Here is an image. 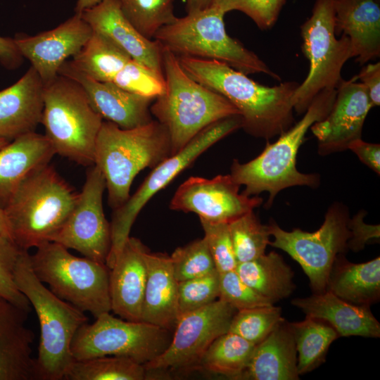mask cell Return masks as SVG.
<instances>
[{"mask_svg":"<svg viewBox=\"0 0 380 380\" xmlns=\"http://www.w3.org/2000/svg\"><path fill=\"white\" fill-rule=\"evenodd\" d=\"M58 74L70 78L84 89L94 110L122 129H132L152 120L150 106L155 99L125 91L113 82L95 80L65 61Z\"/></svg>","mask_w":380,"mask_h":380,"instance_id":"d6986e66","label":"cell"},{"mask_svg":"<svg viewBox=\"0 0 380 380\" xmlns=\"http://www.w3.org/2000/svg\"><path fill=\"white\" fill-rule=\"evenodd\" d=\"M229 229L238 263L265 253L271 234L268 225L262 224L253 210L230 222Z\"/></svg>","mask_w":380,"mask_h":380,"instance_id":"d590c367","label":"cell"},{"mask_svg":"<svg viewBox=\"0 0 380 380\" xmlns=\"http://www.w3.org/2000/svg\"><path fill=\"white\" fill-rule=\"evenodd\" d=\"M367 89L373 106L380 104V63L364 65L358 75L354 76Z\"/></svg>","mask_w":380,"mask_h":380,"instance_id":"bcb514c9","label":"cell"},{"mask_svg":"<svg viewBox=\"0 0 380 380\" xmlns=\"http://www.w3.org/2000/svg\"><path fill=\"white\" fill-rule=\"evenodd\" d=\"M148 251L139 239L129 236L110 269L111 311L122 319L141 321Z\"/></svg>","mask_w":380,"mask_h":380,"instance_id":"ffe728a7","label":"cell"},{"mask_svg":"<svg viewBox=\"0 0 380 380\" xmlns=\"http://www.w3.org/2000/svg\"><path fill=\"white\" fill-rule=\"evenodd\" d=\"M336 34L347 36L353 58L364 65L380 55V6L378 0H335Z\"/></svg>","mask_w":380,"mask_h":380,"instance_id":"d4e9b609","label":"cell"},{"mask_svg":"<svg viewBox=\"0 0 380 380\" xmlns=\"http://www.w3.org/2000/svg\"><path fill=\"white\" fill-rule=\"evenodd\" d=\"M162 60L165 89L150 111L167 130L172 156L206 127L240 113L223 96L189 76L173 53L162 49Z\"/></svg>","mask_w":380,"mask_h":380,"instance_id":"277c9868","label":"cell"},{"mask_svg":"<svg viewBox=\"0 0 380 380\" xmlns=\"http://www.w3.org/2000/svg\"><path fill=\"white\" fill-rule=\"evenodd\" d=\"M284 319L281 309L274 305L237 310L228 331L256 345Z\"/></svg>","mask_w":380,"mask_h":380,"instance_id":"8d00e7d4","label":"cell"},{"mask_svg":"<svg viewBox=\"0 0 380 380\" xmlns=\"http://www.w3.org/2000/svg\"><path fill=\"white\" fill-rule=\"evenodd\" d=\"M286 0H215V6L224 13L239 11L248 15L262 30L277 22Z\"/></svg>","mask_w":380,"mask_h":380,"instance_id":"b9f144b4","label":"cell"},{"mask_svg":"<svg viewBox=\"0 0 380 380\" xmlns=\"http://www.w3.org/2000/svg\"><path fill=\"white\" fill-rule=\"evenodd\" d=\"M80 14L93 31L108 38L132 59L164 74L161 46L137 31L123 14L118 0H102Z\"/></svg>","mask_w":380,"mask_h":380,"instance_id":"44dd1931","label":"cell"},{"mask_svg":"<svg viewBox=\"0 0 380 380\" xmlns=\"http://www.w3.org/2000/svg\"><path fill=\"white\" fill-rule=\"evenodd\" d=\"M29 312L0 295V380L37 379Z\"/></svg>","mask_w":380,"mask_h":380,"instance_id":"7402d4cb","label":"cell"},{"mask_svg":"<svg viewBox=\"0 0 380 380\" xmlns=\"http://www.w3.org/2000/svg\"><path fill=\"white\" fill-rule=\"evenodd\" d=\"M41 124L56 154L84 166L94 164L96 138L103 119L94 110L82 86L58 74L44 84Z\"/></svg>","mask_w":380,"mask_h":380,"instance_id":"52a82bcc","label":"cell"},{"mask_svg":"<svg viewBox=\"0 0 380 380\" xmlns=\"http://www.w3.org/2000/svg\"><path fill=\"white\" fill-rule=\"evenodd\" d=\"M177 58L189 76L236 107L242 120L241 128L248 134L268 140L295 123L292 96L298 82L267 87L219 61L184 56Z\"/></svg>","mask_w":380,"mask_h":380,"instance_id":"6da1fadb","label":"cell"},{"mask_svg":"<svg viewBox=\"0 0 380 380\" xmlns=\"http://www.w3.org/2000/svg\"><path fill=\"white\" fill-rule=\"evenodd\" d=\"M239 187L229 174L211 179L190 177L177 188L170 208L194 213L200 220L229 223L262 203L259 196L240 194Z\"/></svg>","mask_w":380,"mask_h":380,"instance_id":"2e32d148","label":"cell"},{"mask_svg":"<svg viewBox=\"0 0 380 380\" xmlns=\"http://www.w3.org/2000/svg\"><path fill=\"white\" fill-rule=\"evenodd\" d=\"M241 116L236 115L220 120L204 128L182 150L153 168L135 193L123 205L113 210L110 223L111 246L106 261L109 269L113 266L129 237L131 228L137 215L148 201L210 147L241 128Z\"/></svg>","mask_w":380,"mask_h":380,"instance_id":"8fae6325","label":"cell"},{"mask_svg":"<svg viewBox=\"0 0 380 380\" xmlns=\"http://www.w3.org/2000/svg\"><path fill=\"white\" fill-rule=\"evenodd\" d=\"M92 33L90 25L75 13L54 29L34 36L18 34L13 39L45 84L58 75L63 63L80 51Z\"/></svg>","mask_w":380,"mask_h":380,"instance_id":"ac0fdd59","label":"cell"},{"mask_svg":"<svg viewBox=\"0 0 380 380\" xmlns=\"http://www.w3.org/2000/svg\"><path fill=\"white\" fill-rule=\"evenodd\" d=\"M0 238L7 239L13 241L8 223L3 208H0Z\"/></svg>","mask_w":380,"mask_h":380,"instance_id":"f907efd6","label":"cell"},{"mask_svg":"<svg viewBox=\"0 0 380 380\" xmlns=\"http://www.w3.org/2000/svg\"><path fill=\"white\" fill-rule=\"evenodd\" d=\"M240 379L298 380L297 351L290 322L284 319L256 344Z\"/></svg>","mask_w":380,"mask_h":380,"instance_id":"83f0119b","label":"cell"},{"mask_svg":"<svg viewBox=\"0 0 380 380\" xmlns=\"http://www.w3.org/2000/svg\"><path fill=\"white\" fill-rule=\"evenodd\" d=\"M144 365L122 356H103L74 360L67 380H144Z\"/></svg>","mask_w":380,"mask_h":380,"instance_id":"836d02e7","label":"cell"},{"mask_svg":"<svg viewBox=\"0 0 380 380\" xmlns=\"http://www.w3.org/2000/svg\"><path fill=\"white\" fill-rule=\"evenodd\" d=\"M93 324L81 326L70 350L74 360L122 356L144 365L160 355L170 343L172 331L143 322L117 318L105 312Z\"/></svg>","mask_w":380,"mask_h":380,"instance_id":"4fadbf2b","label":"cell"},{"mask_svg":"<svg viewBox=\"0 0 380 380\" xmlns=\"http://www.w3.org/2000/svg\"><path fill=\"white\" fill-rule=\"evenodd\" d=\"M36 277L60 298L95 318L111 311L110 269L103 262L72 255L56 242H46L30 255Z\"/></svg>","mask_w":380,"mask_h":380,"instance_id":"9c48e42d","label":"cell"},{"mask_svg":"<svg viewBox=\"0 0 380 380\" xmlns=\"http://www.w3.org/2000/svg\"><path fill=\"white\" fill-rule=\"evenodd\" d=\"M79 196L52 165L47 164L32 172L3 208L13 241L27 251L51 241Z\"/></svg>","mask_w":380,"mask_h":380,"instance_id":"5b68a950","label":"cell"},{"mask_svg":"<svg viewBox=\"0 0 380 380\" xmlns=\"http://www.w3.org/2000/svg\"><path fill=\"white\" fill-rule=\"evenodd\" d=\"M374 107L366 87L353 77L342 80L327 115L310 129L318 141V153L329 155L348 149L353 141L362 139L365 120Z\"/></svg>","mask_w":380,"mask_h":380,"instance_id":"e0dca14e","label":"cell"},{"mask_svg":"<svg viewBox=\"0 0 380 380\" xmlns=\"http://www.w3.org/2000/svg\"><path fill=\"white\" fill-rule=\"evenodd\" d=\"M170 156L169 134L158 120L132 129L103 121L95 144L94 165L104 176L110 207L115 210L126 202L140 171L154 168Z\"/></svg>","mask_w":380,"mask_h":380,"instance_id":"3957f363","label":"cell"},{"mask_svg":"<svg viewBox=\"0 0 380 380\" xmlns=\"http://www.w3.org/2000/svg\"><path fill=\"white\" fill-rule=\"evenodd\" d=\"M348 208L335 202L327 209L322 226L308 232L299 228L289 232L271 219L268 225L273 240L269 245L288 253L302 267L314 293L326 291L334 262L348 248L350 233Z\"/></svg>","mask_w":380,"mask_h":380,"instance_id":"7c38bea8","label":"cell"},{"mask_svg":"<svg viewBox=\"0 0 380 380\" xmlns=\"http://www.w3.org/2000/svg\"><path fill=\"white\" fill-rule=\"evenodd\" d=\"M236 310L218 298L200 309L179 316L167 348L144 365L147 373L196 369L204 353L229 331Z\"/></svg>","mask_w":380,"mask_h":380,"instance_id":"5bb4252c","label":"cell"},{"mask_svg":"<svg viewBox=\"0 0 380 380\" xmlns=\"http://www.w3.org/2000/svg\"><path fill=\"white\" fill-rule=\"evenodd\" d=\"M326 291L357 305L369 306L380 298V258L362 263L348 261L343 254L336 258Z\"/></svg>","mask_w":380,"mask_h":380,"instance_id":"f1b7e54d","label":"cell"},{"mask_svg":"<svg viewBox=\"0 0 380 380\" xmlns=\"http://www.w3.org/2000/svg\"><path fill=\"white\" fill-rule=\"evenodd\" d=\"M121 10L131 24L144 37L154 38L163 26L177 20L175 0H118Z\"/></svg>","mask_w":380,"mask_h":380,"instance_id":"e575fe53","label":"cell"},{"mask_svg":"<svg viewBox=\"0 0 380 380\" xmlns=\"http://www.w3.org/2000/svg\"><path fill=\"white\" fill-rule=\"evenodd\" d=\"M146 260L147 278L141 321L173 331L179 315L178 281L170 257L148 251Z\"/></svg>","mask_w":380,"mask_h":380,"instance_id":"484cf974","label":"cell"},{"mask_svg":"<svg viewBox=\"0 0 380 380\" xmlns=\"http://www.w3.org/2000/svg\"><path fill=\"white\" fill-rule=\"evenodd\" d=\"M291 304L308 317L322 319L335 329L339 336L380 337V324L369 306L348 303L325 291L305 298H296Z\"/></svg>","mask_w":380,"mask_h":380,"instance_id":"cb8c5ba5","label":"cell"},{"mask_svg":"<svg viewBox=\"0 0 380 380\" xmlns=\"http://www.w3.org/2000/svg\"><path fill=\"white\" fill-rule=\"evenodd\" d=\"M200 221L217 272L220 274L235 270L238 262L234 251L229 223Z\"/></svg>","mask_w":380,"mask_h":380,"instance_id":"60d3db41","label":"cell"},{"mask_svg":"<svg viewBox=\"0 0 380 380\" xmlns=\"http://www.w3.org/2000/svg\"><path fill=\"white\" fill-rule=\"evenodd\" d=\"M102 0H77L75 8L76 13H81L83 11L90 8L99 4Z\"/></svg>","mask_w":380,"mask_h":380,"instance_id":"816d5d0a","label":"cell"},{"mask_svg":"<svg viewBox=\"0 0 380 380\" xmlns=\"http://www.w3.org/2000/svg\"><path fill=\"white\" fill-rule=\"evenodd\" d=\"M297 351L299 375L312 372L326 359L330 345L339 337L329 324L308 317L301 322H290Z\"/></svg>","mask_w":380,"mask_h":380,"instance_id":"1f68e13d","label":"cell"},{"mask_svg":"<svg viewBox=\"0 0 380 380\" xmlns=\"http://www.w3.org/2000/svg\"><path fill=\"white\" fill-rule=\"evenodd\" d=\"M219 297L220 277L217 271L179 281L178 282L179 315L207 306Z\"/></svg>","mask_w":380,"mask_h":380,"instance_id":"ab89813d","label":"cell"},{"mask_svg":"<svg viewBox=\"0 0 380 380\" xmlns=\"http://www.w3.org/2000/svg\"><path fill=\"white\" fill-rule=\"evenodd\" d=\"M335 0H315L311 16L300 26L302 51L310 63L308 74L292 96L293 110L303 114L322 90L336 89L342 81L341 70L353 58L349 38L337 39Z\"/></svg>","mask_w":380,"mask_h":380,"instance_id":"30bf717a","label":"cell"},{"mask_svg":"<svg viewBox=\"0 0 380 380\" xmlns=\"http://www.w3.org/2000/svg\"><path fill=\"white\" fill-rule=\"evenodd\" d=\"M186 11L187 13H192L198 11L206 10L212 7L215 0H185Z\"/></svg>","mask_w":380,"mask_h":380,"instance_id":"681fc988","label":"cell"},{"mask_svg":"<svg viewBox=\"0 0 380 380\" xmlns=\"http://www.w3.org/2000/svg\"><path fill=\"white\" fill-rule=\"evenodd\" d=\"M56 155L44 134L27 133L0 148V208H4L22 182Z\"/></svg>","mask_w":380,"mask_h":380,"instance_id":"4316f807","label":"cell"},{"mask_svg":"<svg viewBox=\"0 0 380 380\" xmlns=\"http://www.w3.org/2000/svg\"><path fill=\"white\" fill-rule=\"evenodd\" d=\"M105 189L103 175L96 165H91L73 210L51 241L106 264L111 236L103 208Z\"/></svg>","mask_w":380,"mask_h":380,"instance_id":"9a60e30c","label":"cell"},{"mask_svg":"<svg viewBox=\"0 0 380 380\" xmlns=\"http://www.w3.org/2000/svg\"><path fill=\"white\" fill-rule=\"evenodd\" d=\"M225 14L215 6L187 13L161 27L154 39L177 56L216 60L246 75L264 73L281 80L254 52L227 33Z\"/></svg>","mask_w":380,"mask_h":380,"instance_id":"ba28073f","label":"cell"},{"mask_svg":"<svg viewBox=\"0 0 380 380\" xmlns=\"http://www.w3.org/2000/svg\"><path fill=\"white\" fill-rule=\"evenodd\" d=\"M18 289L34 308L40 326L37 379L62 380L74 362L70 346L79 328L88 321L84 312L60 298L34 274L28 251L20 255L13 272Z\"/></svg>","mask_w":380,"mask_h":380,"instance_id":"8992f818","label":"cell"},{"mask_svg":"<svg viewBox=\"0 0 380 380\" xmlns=\"http://www.w3.org/2000/svg\"><path fill=\"white\" fill-rule=\"evenodd\" d=\"M10 141L4 140V139H0V148L6 145Z\"/></svg>","mask_w":380,"mask_h":380,"instance_id":"f5cc1de1","label":"cell"},{"mask_svg":"<svg viewBox=\"0 0 380 380\" xmlns=\"http://www.w3.org/2000/svg\"><path fill=\"white\" fill-rule=\"evenodd\" d=\"M255 345L227 331L217 338L202 356L196 369L240 379Z\"/></svg>","mask_w":380,"mask_h":380,"instance_id":"d6a6232c","label":"cell"},{"mask_svg":"<svg viewBox=\"0 0 380 380\" xmlns=\"http://www.w3.org/2000/svg\"><path fill=\"white\" fill-rule=\"evenodd\" d=\"M348 149L353 151L360 160L376 174H380V145L368 143L362 139L353 141Z\"/></svg>","mask_w":380,"mask_h":380,"instance_id":"7dc6e473","label":"cell"},{"mask_svg":"<svg viewBox=\"0 0 380 380\" xmlns=\"http://www.w3.org/2000/svg\"><path fill=\"white\" fill-rule=\"evenodd\" d=\"M379 1V0H378Z\"/></svg>","mask_w":380,"mask_h":380,"instance_id":"db71d44e","label":"cell"},{"mask_svg":"<svg viewBox=\"0 0 380 380\" xmlns=\"http://www.w3.org/2000/svg\"><path fill=\"white\" fill-rule=\"evenodd\" d=\"M132 58L104 35L92 34L70 60L72 65L89 77L110 82Z\"/></svg>","mask_w":380,"mask_h":380,"instance_id":"4dcf8cb0","label":"cell"},{"mask_svg":"<svg viewBox=\"0 0 380 380\" xmlns=\"http://www.w3.org/2000/svg\"><path fill=\"white\" fill-rule=\"evenodd\" d=\"M220 297L236 310L274 305L244 283L235 270L220 273Z\"/></svg>","mask_w":380,"mask_h":380,"instance_id":"7bdbcfd3","label":"cell"},{"mask_svg":"<svg viewBox=\"0 0 380 380\" xmlns=\"http://www.w3.org/2000/svg\"><path fill=\"white\" fill-rule=\"evenodd\" d=\"M44 83L30 68L15 83L0 91V139L11 141L35 132L44 109Z\"/></svg>","mask_w":380,"mask_h":380,"instance_id":"603a6c76","label":"cell"},{"mask_svg":"<svg viewBox=\"0 0 380 380\" xmlns=\"http://www.w3.org/2000/svg\"><path fill=\"white\" fill-rule=\"evenodd\" d=\"M235 271L244 283L274 303L289 297L296 287L293 272L274 251L239 262Z\"/></svg>","mask_w":380,"mask_h":380,"instance_id":"f546056e","label":"cell"},{"mask_svg":"<svg viewBox=\"0 0 380 380\" xmlns=\"http://www.w3.org/2000/svg\"><path fill=\"white\" fill-rule=\"evenodd\" d=\"M23 250L13 241L0 238V295L30 312V303L18 289L13 278L14 268Z\"/></svg>","mask_w":380,"mask_h":380,"instance_id":"ee69618b","label":"cell"},{"mask_svg":"<svg viewBox=\"0 0 380 380\" xmlns=\"http://www.w3.org/2000/svg\"><path fill=\"white\" fill-rule=\"evenodd\" d=\"M367 213L360 210L348 222V227L350 236L348 241L347 247L354 252L362 250L365 245L371 240L379 239V224H369L364 222Z\"/></svg>","mask_w":380,"mask_h":380,"instance_id":"f6af8a7d","label":"cell"},{"mask_svg":"<svg viewBox=\"0 0 380 380\" xmlns=\"http://www.w3.org/2000/svg\"><path fill=\"white\" fill-rule=\"evenodd\" d=\"M110 82L129 92L152 99L162 94L165 89L164 74L133 59L125 64Z\"/></svg>","mask_w":380,"mask_h":380,"instance_id":"f35d334b","label":"cell"},{"mask_svg":"<svg viewBox=\"0 0 380 380\" xmlns=\"http://www.w3.org/2000/svg\"><path fill=\"white\" fill-rule=\"evenodd\" d=\"M336 89H324L312 100L304 115L274 143L268 141L263 151L253 160L241 163L234 160L229 175L239 186H244L243 194L253 196L268 193L265 207L270 208L282 190L296 186L316 188L320 184L317 174L299 172L296 167L298 150L311 126L323 120L330 111Z\"/></svg>","mask_w":380,"mask_h":380,"instance_id":"7a4b0ae2","label":"cell"},{"mask_svg":"<svg viewBox=\"0 0 380 380\" xmlns=\"http://www.w3.org/2000/svg\"><path fill=\"white\" fill-rule=\"evenodd\" d=\"M23 57L13 38L0 36V64L12 70L21 65Z\"/></svg>","mask_w":380,"mask_h":380,"instance_id":"c3c4849f","label":"cell"},{"mask_svg":"<svg viewBox=\"0 0 380 380\" xmlns=\"http://www.w3.org/2000/svg\"><path fill=\"white\" fill-rule=\"evenodd\" d=\"M170 257L178 282L217 271L204 237L177 248Z\"/></svg>","mask_w":380,"mask_h":380,"instance_id":"74e56055","label":"cell"}]
</instances>
